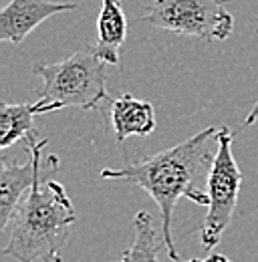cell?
<instances>
[{
  "instance_id": "9",
  "label": "cell",
  "mask_w": 258,
  "mask_h": 262,
  "mask_svg": "<svg viewBox=\"0 0 258 262\" xmlns=\"http://www.w3.org/2000/svg\"><path fill=\"white\" fill-rule=\"evenodd\" d=\"M61 107L55 103H47L42 99L34 103H16L10 105L6 101L0 103V147L8 149L16 141H27L36 135L34 117L51 111H59Z\"/></svg>"
},
{
  "instance_id": "11",
  "label": "cell",
  "mask_w": 258,
  "mask_h": 262,
  "mask_svg": "<svg viewBox=\"0 0 258 262\" xmlns=\"http://www.w3.org/2000/svg\"><path fill=\"white\" fill-rule=\"evenodd\" d=\"M133 230H135L133 242L117 262H160L158 252L163 242V236L156 228L154 216L147 210L137 212L133 220Z\"/></svg>"
},
{
  "instance_id": "4",
  "label": "cell",
  "mask_w": 258,
  "mask_h": 262,
  "mask_svg": "<svg viewBox=\"0 0 258 262\" xmlns=\"http://www.w3.org/2000/svg\"><path fill=\"white\" fill-rule=\"evenodd\" d=\"M228 0H154L143 20L163 31L202 40H226L234 31Z\"/></svg>"
},
{
  "instance_id": "6",
  "label": "cell",
  "mask_w": 258,
  "mask_h": 262,
  "mask_svg": "<svg viewBox=\"0 0 258 262\" xmlns=\"http://www.w3.org/2000/svg\"><path fill=\"white\" fill-rule=\"evenodd\" d=\"M25 143L29 149L27 164L2 162L0 167V230L8 228L14 210L38 180H53V176L61 169L59 156L49 154V158L42 160V149L49 145L47 139L36 141L34 135Z\"/></svg>"
},
{
  "instance_id": "10",
  "label": "cell",
  "mask_w": 258,
  "mask_h": 262,
  "mask_svg": "<svg viewBox=\"0 0 258 262\" xmlns=\"http://www.w3.org/2000/svg\"><path fill=\"white\" fill-rule=\"evenodd\" d=\"M127 38V18L119 0H103L97 20V57L107 65H119V53Z\"/></svg>"
},
{
  "instance_id": "13",
  "label": "cell",
  "mask_w": 258,
  "mask_h": 262,
  "mask_svg": "<svg viewBox=\"0 0 258 262\" xmlns=\"http://www.w3.org/2000/svg\"><path fill=\"white\" fill-rule=\"evenodd\" d=\"M256 119H258V101H256V103H254V107H252V111L248 113V117L244 119V125H252V123H254Z\"/></svg>"
},
{
  "instance_id": "2",
  "label": "cell",
  "mask_w": 258,
  "mask_h": 262,
  "mask_svg": "<svg viewBox=\"0 0 258 262\" xmlns=\"http://www.w3.org/2000/svg\"><path fill=\"white\" fill-rule=\"evenodd\" d=\"M77 222L64 186L38 180L10 218L4 254L18 262H63V248Z\"/></svg>"
},
{
  "instance_id": "7",
  "label": "cell",
  "mask_w": 258,
  "mask_h": 262,
  "mask_svg": "<svg viewBox=\"0 0 258 262\" xmlns=\"http://www.w3.org/2000/svg\"><path fill=\"white\" fill-rule=\"evenodd\" d=\"M75 2H51V0H10L0 12V40L20 45L29 34L47 18L77 10Z\"/></svg>"
},
{
  "instance_id": "3",
  "label": "cell",
  "mask_w": 258,
  "mask_h": 262,
  "mask_svg": "<svg viewBox=\"0 0 258 262\" xmlns=\"http://www.w3.org/2000/svg\"><path fill=\"white\" fill-rule=\"evenodd\" d=\"M32 73L42 81L38 99L61 109L79 107L95 111L105 101H111L107 93V63L97 57L95 47L73 53L59 63H36Z\"/></svg>"
},
{
  "instance_id": "12",
  "label": "cell",
  "mask_w": 258,
  "mask_h": 262,
  "mask_svg": "<svg viewBox=\"0 0 258 262\" xmlns=\"http://www.w3.org/2000/svg\"><path fill=\"white\" fill-rule=\"evenodd\" d=\"M188 262H232L230 258H226L224 254H210V256H206V258H192V260Z\"/></svg>"
},
{
  "instance_id": "8",
  "label": "cell",
  "mask_w": 258,
  "mask_h": 262,
  "mask_svg": "<svg viewBox=\"0 0 258 262\" xmlns=\"http://www.w3.org/2000/svg\"><path fill=\"white\" fill-rule=\"evenodd\" d=\"M109 113H111V125L115 139L121 143L129 137H145L156 129V109L149 101L137 99L133 95H119L109 101Z\"/></svg>"
},
{
  "instance_id": "1",
  "label": "cell",
  "mask_w": 258,
  "mask_h": 262,
  "mask_svg": "<svg viewBox=\"0 0 258 262\" xmlns=\"http://www.w3.org/2000/svg\"><path fill=\"white\" fill-rule=\"evenodd\" d=\"M218 151V129H206L193 133L182 143L163 149L160 154L133 162L123 167H105L101 180H121L141 188L158 204L161 218V236L167 256L180 262V252L174 242L171 220L174 208L180 198H188L198 206H208V192L202 190V182L208 180L210 167Z\"/></svg>"
},
{
  "instance_id": "5",
  "label": "cell",
  "mask_w": 258,
  "mask_h": 262,
  "mask_svg": "<svg viewBox=\"0 0 258 262\" xmlns=\"http://www.w3.org/2000/svg\"><path fill=\"white\" fill-rule=\"evenodd\" d=\"M232 139L234 133L228 127L218 129V151L214 164L208 173V214L202 224V246L206 250L214 248L228 226L232 224L236 204L240 198L242 186V171L232 154Z\"/></svg>"
}]
</instances>
